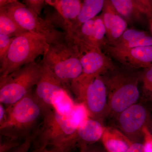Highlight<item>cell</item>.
<instances>
[{
	"label": "cell",
	"instance_id": "1",
	"mask_svg": "<svg viewBox=\"0 0 152 152\" xmlns=\"http://www.w3.org/2000/svg\"><path fill=\"white\" fill-rule=\"evenodd\" d=\"M40 121L32 133L31 152H70L78 147L79 125L73 113L64 115L49 109L43 111Z\"/></svg>",
	"mask_w": 152,
	"mask_h": 152
},
{
	"label": "cell",
	"instance_id": "2",
	"mask_svg": "<svg viewBox=\"0 0 152 152\" xmlns=\"http://www.w3.org/2000/svg\"><path fill=\"white\" fill-rule=\"evenodd\" d=\"M6 110L5 121L0 125L1 137L19 141L32 133L43 114L32 91Z\"/></svg>",
	"mask_w": 152,
	"mask_h": 152
},
{
	"label": "cell",
	"instance_id": "3",
	"mask_svg": "<svg viewBox=\"0 0 152 152\" xmlns=\"http://www.w3.org/2000/svg\"><path fill=\"white\" fill-rule=\"evenodd\" d=\"M58 80L66 88L83 74V68L69 35L50 44L42 60Z\"/></svg>",
	"mask_w": 152,
	"mask_h": 152
},
{
	"label": "cell",
	"instance_id": "4",
	"mask_svg": "<svg viewBox=\"0 0 152 152\" xmlns=\"http://www.w3.org/2000/svg\"><path fill=\"white\" fill-rule=\"evenodd\" d=\"M50 46L45 39L29 32L16 37L7 54L1 62L0 77L8 75L23 66L44 56Z\"/></svg>",
	"mask_w": 152,
	"mask_h": 152
},
{
	"label": "cell",
	"instance_id": "5",
	"mask_svg": "<svg viewBox=\"0 0 152 152\" xmlns=\"http://www.w3.org/2000/svg\"><path fill=\"white\" fill-rule=\"evenodd\" d=\"M71 87L80 103L86 107L89 118L100 121L108 111V94L103 77L82 75L72 82Z\"/></svg>",
	"mask_w": 152,
	"mask_h": 152
},
{
	"label": "cell",
	"instance_id": "6",
	"mask_svg": "<svg viewBox=\"0 0 152 152\" xmlns=\"http://www.w3.org/2000/svg\"><path fill=\"white\" fill-rule=\"evenodd\" d=\"M41 69V61H35L0 77V103L6 107L11 105L31 92L37 83Z\"/></svg>",
	"mask_w": 152,
	"mask_h": 152
},
{
	"label": "cell",
	"instance_id": "7",
	"mask_svg": "<svg viewBox=\"0 0 152 152\" xmlns=\"http://www.w3.org/2000/svg\"><path fill=\"white\" fill-rule=\"evenodd\" d=\"M108 89V110L119 115L134 104L140 97L138 78L134 74L115 72L104 78Z\"/></svg>",
	"mask_w": 152,
	"mask_h": 152
},
{
	"label": "cell",
	"instance_id": "8",
	"mask_svg": "<svg viewBox=\"0 0 152 152\" xmlns=\"http://www.w3.org/2000/svg\"><path fill=\"white\" fill-rule=\"evenodd\" d=\"M2 8L22 28L45 38L50 44L65 36L66 33L58 31L51 22L42 19L23 3L15 0Z\"/></svg>",
	"mask_w": 152,
	"mask_h": 152
},
{
	"label": "cell",
	"instance_id": "9",
	"mask_svg": "<svg viewBox=\"0 0 152 152\" xmlns=\"http://www.w3.org/2000/svg\"><path fill=\"white\" fill-rule=\"evenodd\" d=\"M69 36L81 64L82 75L88 77L101 75L115 69L111 60L104 54L100 48Z\"/></svg>",
	"mask_w": 152,
	"mask_h": 152
},
{
	"label": "cell",
	"instance_id": "10",
	"mask_svg": "<svg viewBox=\"0 0 152 152\" xmlns=\"http://www.w3.org/2000/svg\"><path fill=\"white\" fill-rule=\"evenodd\" d=\"M63 90H67V88L58 80L46 65L41 61L40 76L34 94L42 108L43 111L53 108V98L57 93Z\"/></svg>",
	"mask_w": 152,
	"mask_h": 152
},
{
	"label": "cell",
	"instance_id": "11",
	"mask_svg": "<svg viewBox=\"0 0 152 152\" xmlns=\"http://www.w3.org/2000/svg\"><path fill=\"white\" fill-rule=\"evenodd\" d=\"M110 54L120 63L131 68H145L152 63V46L130 49H119L110 45L104 46Z\"/></svg>",
	"mask_w": 152,
	"mask_h": 152
},
{
	"label": "cell",
	"instance_id": "12",
	"mask_svg": "<svg viewBox=\"0 0 152 152\" xmlns=\"http://www.w3.org/2000/svg\"><path fill=\"white\" fill-rule=\"evenodd\" d=\"M148 112L141 105L134 104L118 115L119 126L124 133L129 135L142 130L148 119Z\"/></svg>",
	"mask_w": 152,
	"mask_h": 152
},
{
	"label": "cell",
	"instance_id": "13",
	"mask_svg": "<svg viewBox=\"0 0 152 152\" xmlns=\"http://www.w3.org/2000/svg\"><path fill=\"white\" fill-rule=\"evenodd\" d=\"M102 16L106 30V35L110 45L120 39L127 29L126 22L115 10L111 1H105Z\"/></svg>",
	"mask_w": 152,
	"mask_h": 152
},
{
	"label": "cell",
	"instance_id": "14",
	"mask_svg": "<svg viewBox=\"0 0 152 152\" xmlns=\"http://www.w3.org/2000/svg\"><path fill=\"white\" fill-rule=\"evenodd\" d=\"M112 4L120 15L127 18H138L140 15H152V1L144 0H112Z\"/></svg>",
	"mask_w": 152,
	"mask_h": 152
},
{
	"label": "cell",
	"instance_id": "15",
	"mask_svg": "<svg viewBox=\"0 0 152 152\" xmlns=\"http://www.w3.org/2000/svg\"><path fill=\"white\" fill-rule=\"evenodd\" d=\"M104 129L100 121L89 118L77 130L78 148L80 149L94 144L102 138Z\"/></svg>",
	"mask_w": 152,
	"mask_h": 152
},
{
	"label": "cell",
	"instance_id": "16",
	"mask_svg": "<svg viewBox=\"0 0 152 152\" xmlns=\"http://www.w3.org/2000/svg\"><path fill=\"white\" fill-rule=\"evenodd\" d=\"M105 1L104 0L84 1L78 16L65 29L66 34H71L83 24L96 17L103 9Z\"/></svg>",
	"mask_w": 152,
	"mask_h": 152
},
{
	"label": "cell",
	"instance_id": "17",
	"mask_svg": "<svg viewBox=\"0 0 152 152\" xmlns=\"http://www.w3.org/2000/svg\"><path fill=\"white\" fill-rule=\"evenodd\" d=\"M102 141L107 152H126L132 142L118 130L105 127Z\"/></svg>",
	"mask_w": 152,
	"mask_h": 152
},
{
	"label": "cell",
	"instance_id": "18",
	"mask_svg": "<svg viewBox=\"0 0 152 152\" xmlns=\"http://www.w3.org/2000/svg\"><path fill=\"white\" fill-rule=\"evenodd\" d=\"M45 3L53 7L61 16L65 29L77 18L83 4V2L79 0H47Z\"/></svg>",
	"mask_w": 152,
	"mask_h": 152
},
{
	"label": "cell",
	"instance_id": "19",
	"mask_svg": "<svg viewBox=\"0 0 152 152\" xmlns=\"http://www.w3.org/2000/svg\"><path fill=\"white\" fill-rule=\"evenodd\" d=\"M28 32L22 28L4 8H0V34L15 37Z\"/></svg>",
	"mask_w": 152,
	"mask_h": 152
},
{
	"label": "cell",
	"instance_id": "20",
	"mask_svg": "<svg viewBox=\"0 0 152 152\" xmlns=\"http://www.w3.org/2000/svg\"><path fill=\"white\" fill-rule=\"evenodd\" d=\"M76 105L67 90H63L57 93L52 101L53 108L64 115H70L72 114Z\"/></svg>",
	"mask_w": 152,
	"mask_h": 152
},
{
	"label": "cell",
	"instance_id": "21",
	"mask_svg": "<svg viewBox=\"0 0 152 152\" xmlns=\"http://www.w3.org/2000/svg\"><path fill=\"white\" fill-rule=\"evenodd\" d=\"M106 34V28L102 16L95 17L91 37L88 44L101 49V47L105 45L104 37Z\"/></svg>",
	"mask_w": 152,
	"mask_h": 152
},
{
	"label": "cell",
	"instance_id": "22",
	"mask_svg": "<svg viewBox=\"0 0 152 152\" xmlns=\"http://www.w3.org/2000/svg\"><path fill=\"white\" fill-rule=\"evenodd\" d=\"M146 36L145 33L141 31L132 29H126L118 40L113 44L110 45L115 46L125 43L130 42L138 40Z\"/></svg>",
	"mask_w": 152,
	"mask_h": 152
},
{
	"label": "cell",
	"instance_id": "23",
	"mask_svg": "<svg viewBox=\"0 0 152 152\" xmlns=\"http://www.w3.org/2000/svg\"><path fill=\"white\" fill-rule=\"evenodd\" d=\"M111 46L119 49H130L137 47L151 46H152V37L147 35L138 40L120 44L117 45Z\"/></svg>",
	"mask_w": 152,
	"mask_h": 152
},
{
	"label": "cell",
	"instance_id": "24",
	"mask_svg": "<svg viewBox=\"0 0 152 152\" xmlns=\"http://www.w3.org/2000/svg\"><path fill=\"white\" fill-rule=\"evenodd\" d=\"M15 38L0 34V62L2 61L7 54Z\"/></svg>",
	"mask_w": 152,
	"mask_h": 152
},
{
	"label": "cell",
	"instance_id": "25",
	"mask_svg": "<svg viewBox=\"0 0 152 152\" xmlns=\"http://www.w3.org/2000/svg\"><path fill=\"white\" fill-rule=\"evenodd\" d=\"M21 143L19 140L1 137L0 152H10Z\"/></svg>",
	"mask_w": 152,
	"mask_h": 152
},
{
	"label": "cell",
	"instance_id": "26",
	"mask_svg": "<svg viewBox=\"0 0 152 152\" xmlns=\"http://www.w3.org/2000/svg\"><path fill=\"white\" fill-rule=\"evenodd\" d=\"M23 2L28 8L39 16L46 3L43 0H26Z\"/></svg>",
	"mask_w": 152,
	"mask_h": 152
},
{
	"label": "cell",
	"instance_id": "27",
	"mask_svg": "<svg viewBox=\"0 0 152 152\" xmlns=\"http://www.w3.org/2000/svg\"><path fill=\"white\" fill-rule=\"evenodd\" d=\"M33 135L31 134L24 139V140L10 152H29L32 145Z\"/></svg>",
	"mask_w": 152,
	"mask_h": 152
},
{
	"label": "cell",
	"instance_id": "28",
	"mask_svg": "<svg viewBox=\"0 0 152 152\" xmlns=\"http://www.w3.org/2000/svg\"><path fill=\"white\" fill-rule=\"evenodd\" d=\"M142 132L144 135L143 146L145 152H152V134L146 126L143 128Z\"/></svg>",
	"mask_w": 152,
	"mask_h": 152
},
{
	"label": "cell",
	"instance_id": "29",
	"mask_svg": "<svg viewBox=\"0 0 152 152\" xmlns=\"http://www.w3.org/2000/svg\"><path fill=\"white\" fill-rule=\"evenodd\" d=\"M144 86L148 89L152 86V66L150 67L146 72L143 77Z\"/></svg>",
	"mask_w": 152,
	"mask_h": 152
},
{
	"label": "cell",
	"instance_id": "30",
	"mask_svg": "<svg viewBox=\"0 0 152 152\" xmlns=\"http://www.w3.org/2000/svg\"><path fill=\"white\" fill-rule=\"evenodd\" d=\"M80 150V152H107L106 150H104L99 146L96 145L94 144L82 148Z\"/></svg>",
	"mask_w": 152,
	"mask_h": 152
},
{
	"label": "cell",
	"instance_id": "31",
	"mask_svg": "<svg viewBox=\"0 0 152 152\" xmlns=\"http://www.w3.org/2000/svg\"><path fill=\"white\" fill-rule=\"evenodd\" d=\"M126 152H145L143 145L138 142L132 143Z\"/></svg>",
	"mask_w": 152,
	"mask_h": 152
},
{
	"label": "cell",
	"instance_id": "32",
	"mask_svg": "<svg viewBox=\"0 0 152 152\" xmlns=\"http://www.w3.org/2000/svg\"><path fill=\"white\" fill-rule=\"evenodd\" d=\"M7 117L6 107L3 104H0V125L4 122Z\"/></svg>",
	"mask_w": 152,
	"mask_h": 152
},
{
	"label": "cell",
	"instance_id": "33",
	"mask_svg": "<svg viewBox=\"0 0 152 152\" xmlns=\"http://www.w3.org/2000/svg\"><path fill=\"white\" fill-rule=\"evenodd\" d=\"M14 1L15 0H0V8L4 7Z\"/></svg>",
	"mask_w": 152,
	"mask_h": 152
},
{
	"label": "cell",
	"instance_id": "34",
	"mask_svg": "<svg viewBox=\"0 0 152 152\" xmlns=\"http://www.w3.org/2000/svg\"><path fill=\"white\" fill-rule=\"evenodd\" d=\"M148 90H149V91H150L151 92V93L152 94V86L150 87V88H149Z\"/></svg>",
	"mask_w": 152,
	"mask_h": 152
}]
</instances>
